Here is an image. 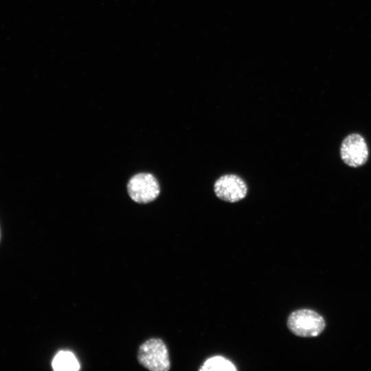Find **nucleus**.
Returning <instances> with one entry per match:
<instances>
[{
	"instance_id": "obj_4",
	"label": "nucleus",
	"mask_w": 371,
	"mask_h": 371,
	"mask_svg": "<svg viewBox=\"0 0 371 371\" xmlns=\"http://www.w3.org/2000/svg\"><path fill=\"white\" fill-rule=\"evenodd\" d=\"M340 155L343 161L350 167L365 164L368 158V148L364 138L357 133L346 137L341 144Z\"/></svg>"
},
{
	"instance_id": "obj_5",
	"label": "nucleus",
	"mask_w": 371,
	"mask_h": 371,
	"mask_svg": "<svg viewBox=\"0 0 371 371\" xmlns=\"http://www.w3.org/2000/svg\"><path fill=\"white\" fill-rule=\"evenodd\" d=\"M247 190L245 181L239 176L233 174L221 176L214 186L216 196L229 203L243 199L247 194Z\"/></svg>"
},
{
	"instance_id": "obj_8",
	"label": "nucleus",
	"mask_w": 371,
	"mask_h": 371,
	"mask_svg": "<svg viewBox=\"0 0 371 371\" xmlns=\"http://www.w3.org/2000/svg\"><path fill=\"white\" fill-rule=\"evenodd\" d=\"M0 238H1V233H0Z\"/></svg>"
},
{
	"instance_id": "obj_7",
	"label": "nucleus",
	"mask_w": 371,
	"mask_h": 371,
	"mask_svg": "<svg viewBox=\"0 0 371 371\" xmlns=\"http://www.w3.org/2000/svg\"><path fill=\"white\" fill-rule=\"evenodd\" d=\"M199 370L202 371H235L236 368L229 360L221 356H216L207 359Z\"/></svg>"
},
{
	"instance_id": "obj_2",
	"label": "nucleus",
	"mask_w": 371,
	"mask_h": 371,
	"mask_svg": "<svg viewBox=\"0 0 371 371\" xmlns=\"http://www.w3.org/2000/svg\"><path fill=\"white\" fill-rule=\"evenodd\" d=\"M324 318L317 312L310 309H300L292 312L287 319L290 331L299 337L318 336L325 328Z\"/></svg>"
},
{
	"instance_id": "obj_3",
	"label": "nucleus",
	"mask_w": 371,
	"mask_h": 371,
	"mask_svg": "<svg viewBox=\"0 0 371 371\" xmlns=\"http://www.w3.org/2000/svg\"><path fill=\"white\" fill-rule=\"evenodd\" d=\"M127 189L131 198L139 203L154 201L160 192L157 179L149 173L134 175L128 181Z\"/></svg>"
},
{
	"instance_id": "obj_1",
	"label": "nucleus",
	"mask_w": 371,
	"mask_h": 371,
	"mask_svg": "<svg viewBox=\"0 0 371 371\" xmlns=\"http://www.w3.org/2000/svg\"><path fill=\"white\" fill-rule=\"evenodd\" d=\"M137 361L151 371H168L170 361L166 344L159 338H150L144 341L137 350Z\"/></svg>"
},
{
	"instance_id": "obj_6",
	"label": "nucleus",
	"mask_w": 371,
	"mask_h": 371,
	"mask_svg": "<svg viewBox=\"0 0 371 371\" xmlns=\"http://www.w3.org/2000/svg\"><path fill=\"white\" fill-rule=\"evenodd\" d=\"M52 368L56 371H76L80 364L74 355L69 351H60L54 357Z\"/></svg>"
}]
</instances>
